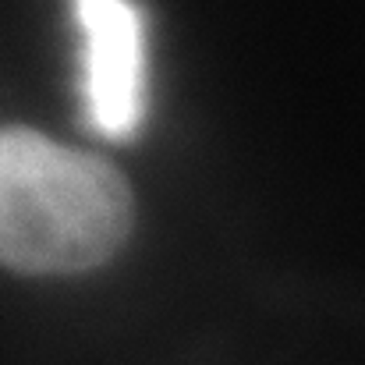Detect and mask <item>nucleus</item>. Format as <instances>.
<instances>
[{
	"label": "nucleus",
	"mask_w": 365,
	"mask_h": 365,
	"mask_svg": "<svg viewBox=\"0 0 365 365\" xmlns=\"http://www.w3.org/2000/svg\"><path fill=\"white\" fill-rule=\"evenodd\" d=\"M135 227L124 174L32 128H0V266L71 277L107 266Z\"/></svg>",
	"instance_id": "obj_1"
},
{
	"label": "nucleus",
	"mask_w": 365,
	"mask_h": 365,
	"mask_svg": "<svg viewBox=\"0 0 365 365\" xmlns=\"http://www.w3.org/2000/svg\"><path fill=\"white\" fill-rule=\"evenodd\" d=\"M82 29L86 118L103 138H135L145 118V21L135 0H71Z\"/></svg>",
	"instance_id": "obj_2"
}]
</instances>
